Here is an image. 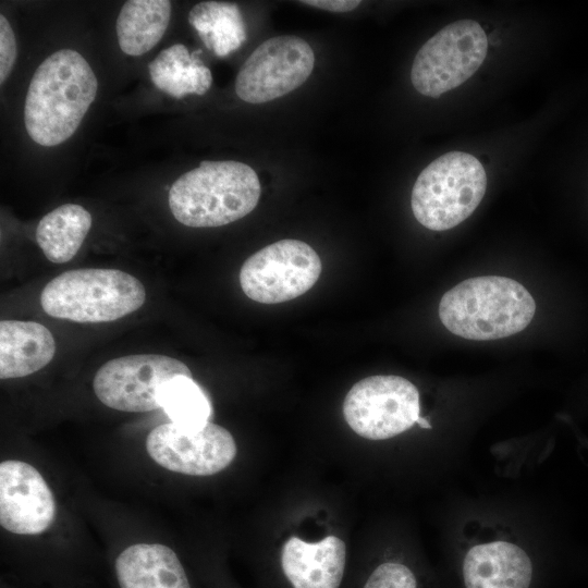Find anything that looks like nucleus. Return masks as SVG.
Wrapping results in <instances>:
<instances>
[{
	"label": "nucleus",
	"instance_id": "8",
	"mask_svg": "<svg viewBox=\"0 0 588 588\" xmlns=\"http://www.w3.org/2000/svg\"><path fill=\"white\" fill-rule=\"evenodd\" d=\"M419 393L407 379L370 376L356 382L343 402L351 429L368 440H385L412 428L419 416Z\"/></svg>",
	"mask_w": 588,
	"mask_h": 588
},
{
	"label": "nucleus",
	"instance_id": "17",
	"mask_svg": "<svg viewBox=\"0 0 588 588\" xmlns=\"http://www.w3.org/2000/svg\"><path fill=\"white\" fill-rule=\"evenodd\" d=\"M200 52L191 54L182 44L161 50L148 65L154 85L174 98L206 94L212 84V74L198 57Z\"/></svg>",
	"mask_w": 588,
	"mask_h": 588
},
{
	"label": "nucleus",
	"instance_id": "11",
	"mask_svg": "<svg viewBox=\"0 0 588 588\" xmlns=\"http://www.w3.org/2000/svg\"><path fill=\"white\" fill-rule=\"evenodd\" d=\"M149 456L163 468L189 476H211L226 468L237 448L230 431L208 422L184 429L173 422L155 427L146 438Z\"/></svg>",
	"mask_w": 588,
	"mask_h": 588
},
{
	"label": "nucleus",
	"instance_id": "2",
	"mask_svg": "<svg viewBox=\"0 0 588 588\" xmlns=\"http://www.w3.org/2000/svg\"><path fill=\"white\" fill-rule=\"evenodd\" d=\"M260 193L258 175L246 163L205 160L174 181L168 201L180 223L191 228H217L250 213Z\"/></svg>",
	"mask_w": 588,
	"mask_h": 588
},
{
	"label": "nucleus",
	"instance_id": "14",
	"mask_svg": "<svg viewBox=\"0 0 588 588\" xmlns=\"http://www.w3.org/2000/svg\"><path fill=\"white\" fill-rule=\"evenodd\" d=\"M466 588H529L532 565L527 553L506 541L473 547L463 562Z\"/></svg>",
	"mask_w": 588,
	"mask_h": 588
},
{
	"label": "nucleus",
	"instance_id": "7",
	"mask_svg": "<svg viewBox=\"0 0 588 588\" xmlns=\"http://www.w3.org/2000/svg\"><path fill=\"white\" fill-rule=\"evenodd\" d=\"M322 265L318 254L299 240H280L249 256L240 270L244 294L261 304L294 299L319 279Z\"/></svg>",
	"mask_w": 588,
	"mask_h": 588
},
{
	"label": "nucleus",
	"instance_id": "22",
	"mask_svg": "<svg viewBox=\"0 0 588 588\" xmlns=\"http://www.w3.org/2000/svg\"><path fill=\"white\" fill-rule=\"evenodd\" d=\"M362 588H418V580L406 564L387 561L371 571Z\"/></svg>",
	"mask_w": 588,
	"mask_h": 588
},
{
	"label": "nucleus",
	"instance_id": "5",
	"mask_svg": "<svg viewBox=\"0 0 588 588\" xmlns=\"http://www.w3.org/2000/svg\"><path fill=\"white\" fill-rule=\"evenodd\" d=\"M486 171L474 156L451 151L418 175L411 206L416 220L432 231H445L466 220L482 200Z\"/></svg>",
	"mask_w": 588,
	"mask_h": 588
},
{
	"label": "nucleus",
	"instance_id": "16",
	"mask_svg": "<svg viewBox=\"0 0 588 588\" xmlns=\"http://www.w3.org/2000/svg\"><path fill=\"white\" fill-rule=\"evenodd\" d=\"M56 354L52 333L36 321L1 320L0 378L16 379L47 366Z\"/></svg>",
	"mask_w": 588,
	"mask_h": 588
},
{
	"label": "nucleus",
	"instance_id": "9",
	"mask_svg": "<svg viewBox=\"0 0 588 588\" xmlns=\"http://www.w3.org/2000/svg\"><path fill=\"white\" fill-rule=\"evenodd\" d=\"M176 376L192 377L181 360L161 354H134L105 363L96 372L93 389L106 406L128 413L161 408L160 391Z\"/></svg>",
	"mask_w": 588,
	"mask_h": 588
},
{
	"label": "nucleus",
	"instance_id": "13",
	"mask_svg": "<svg viewBox=\"0 0 588 588\" xmlns=\"http://www.w3.org/2000/svg\"><path fill=\"white\" fill-rule=\"evenodd\" d=\"M280 567L291 588H341L346 567L345 543L335 536L318 542L291 537L281 549Z\"/></svg>",
	"mask_w": 588,
	"mask_h": 588
},
{
	"label": "nucleus",
	"instance_id": "12",
	"mask_svg": "<svg viewBox=\"0 0 588 588\" xmlns=\"http://www.w3.org/2000/svg\"><path fill=\"white\" fill-rule=\"evenodd\" d=\"M54 497L40 473L28 463L0 464V524L13 534L38 535L56 518Z\"/></svg>",
	"mask_w": 588,
	"mask_h": 588
},
{
	"label": "nucleus",
	"instance_id": "21",
	"mask_svg": "<svg viewBox=\"0 0 588 588\" xmlns=\"http://www.w3.org/2000/svg\"><path fill=\"white\" fill-rule=\"evenodd\" d=\"M160 406L171 422L184 429H200L209 422L212 406L192 377L176 376L163 383Z\"/></svg>",
	"mask_w": 588,
	"mask_h": 588
},
{
	"label": "nucleus",
	"instance_id": "3",
	"mask_svg": "<svg viewBox=\"0 0 588 588\" xmlns=\"http://www.w3.org/2000/svg\"><path fill=\"white\" fill-rule=\"evenodd\" d=\"M536 311L530 293L517 281L499 275L467 279L441 298L439 317L453 334L489 341L524 330Z\"/></svg>",
	"mask_w": 588,
	"mask_h": 588
},
{
	"label": "nucleus",
	"instance_id": "25",
	"mask_svg": "<svg viewBox=\"0 0 588 588\" xmlns=\"http://www.w3.org/2000/svg\"><path fill=\"white\" fill-rule=\"evenodd\" d=\"M416 424H418L421 428H426V429H430V428H431L430 422H429L426 418H424V417H419V418L417 419V422H416Z\"/></svg>",
	"mask_w": 588,
	"mask_h": 588
},
{
	"label": "nucleus",
	"instance_id": "18",
	"mask_svg": "<svg viewBox=\"0 0 588 588\" xmlns=\"http://www.w3.org/2000/svg\"><path fill=\"white\" fill-rule=\"evenodd\" d=\"M171 17L168 0H130L120 10L115 29L121 50L133 57L151 50L164 35Z\"/></svg>",
	"mask_w": 588,
	"mask_h": 588
},
{
	"label": "nucleus",
	"instance_id": "10",
	"mask_svg": "<svg viewBox=\"0 0 588 588\" xmlns=\"http://www.w3.org/2000/svg\"><path fill=\"white\" fill-rule=\"evenodd\" d=\"M314 64V51L303 38L292 35L269 38L242 65L235 93L249 103L271 101L303 85Z\"/></svg>",
	"mask_w": 588,
	"mask_h": 588
},
{
	"label": "nucleus",
	"instance_id": "6",
	"mask_svg": "<svg viewBox=\"0 0 588 588\" xmlns=\"http://www.w3.org/2000/svg\"><path fill=\"white\" fill-rule=\"evenodd\" d=\"M488 39L473 20L453 22L419 49L413 61L411 81L424 96L437 98L467 81L482 64Z\"/></svg>",
	"mask_w": 588,
	"mask_h": 588
},
{
	"label": "nucleus",
	"instance_id": "23",
	"mask_svg": "<svg viewBox=\"0 0 588 588\" xmlns=\"http://www.w3.org/2000/svg\"><path fill=\"white\" fill-rule=\"evenodd\" d=\"M17 49L13 29L7 17L0 15V83L11 74L16 60Z\"/></svg>",
	"mask_w": 588,
	"mask_h": 588
},
{
	"label": "nucleus",
	"instance_id": "1",
	"mask_svg": "<svg viewBox=\"0 0 588 588\" xmlns=\"http://www.w3.org/2000/svg\"><path fill=\"white\" fill-rule=\"evenodd\" d=\"M98 81L86 59L61 49L36 69L24 103V123L38 145L52 147L69 139L94 102Z\"/></svg>",
	"mask_w": 588,
	"mask_h": 588
},
{
	"label": "nucleus",
	"instance_id": "24",
	"mask_svg": "<svg viewBox=\"0 0 588 588\" xmlns=\"http://www.w3.org/2000/svg\"><path fill=\"white\" fill-rule=\"evenodd\" d=\"M303 4H308L318 9L331 12H350L356 9L360 1L348 0H308L302 1Z\"/></svg>",
	"mask_w": 588,
	"mask_h": 588
},
{
	"label": "nucleus",
	"instance_id": "20",
	"mask_svg": "<svg viewBox=\"0 0 588 588\" xmlns=\"http://www.w3.org/2000/svg\"><path fill=\"white\" fill-rule=\"evenodd\" d=\"M188 22L205 46L218 57L237 50L246 40L245 24L235 3L199 2L191 9Z\"/></svg>",
	"mask_w": 588,
	"mask_h": 588
},
{
	"label": "nucleus",
	"instance_id": "19",
	"mask_svg": "<svg viewBox=\"0 0 588 588\" xmlns=\"http://www.w3.org/2000/svg\"><path fill=\"white\" fill-rule=\"evenodd\" d=\"M91 228V215L81 205L65 204L45 215L36 229V241L48 260L70 261Z\"/></svg>",
	"mask_w": 588,
	"mask_h": 588
},
{
	"label": "nucleus",
	"instance_id": "4",
	"mask_svg": "<svg viewBox=\"0 0 588 588\" xmlns=\"http://www.w3.org/2000/svg\"><path fill=\"white\" fill-rule=\"evenodd\" d=\"M146 292L134 275L105 268L65 271L41 291L40 305L53 318L81 323L108 322L142 307Z\"/></svg>",
	"mask_w": 588,
	"mask_h": 588
},
{
	"label": "nucleus",
	"instance_id": "15",
	"mask_svg": "<svg viewBox=\"0 0 588 588\" xmlns=\"http://www.w3.org/2000/svg\"><path fill=\"white\" fill-rule=\"evenodd\" d=\"M120 588H192L176 553L160 543H136L115 559Z\"/></svg>",
	"mask_w": 588,
	"mask_h": 588
}]
</instances>
